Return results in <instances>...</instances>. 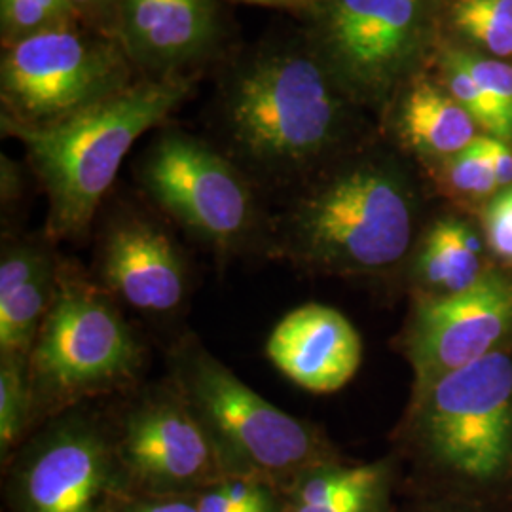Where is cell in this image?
<instances>
[{"label":"cell","instance_id":"6","mask_svg":"<svg viewBox=\"0 0 512 512\" xmlns=\"http://www.w3.org/2000/svg\"><path fill=\"white\" fill-rule=\"evenodd\" d=\"M137 179L152 203L209 251L232 256L268 245L255 184L200 137L162 131L141 156Z\"/></svg>","mask_w":512,"mask_h":512},{"label":"cell","instance_id":"24","mask_svg":"<svg viewBox=\"0 0 512 512\" xmlns=\"http://www.w3.org/2000/svg\"><path fill=\"white\" fill-rule=\"evenodd\" d=\"M446 175L450 184L458 188L459 192L473 196H486L499 186L480 137H476L469 147L463 148L458 154L450 156L446 164Z\"/></svg>","mask_w":512,"mask_h":512},{"label":"cell","instance_id":"17","mask_svg":"<svg viewBox=\"0 0 512 512\" xmlns=\"http://www.w3.org/2000/svg\"><path fill=\"white\" fill-rule=\"evenodd\" d=\"M480 245L471 228L456 219L439 220L421 241L416 275L427 287L461 293L480 279Z\"/></svg>","mask_w":512,"mask_h":512},{"label":"cell","instance_id":"23","mask_svg":"<svg viewBox=\"0 0 512 512\" xmlns=\"http://www.w3.org/2000/svg\"><path fill=\"white\" fill-rule=\"evenodd\" d=\"M444 59L469 73L512 122V65L465 52H448Z\"/></svg>","mask_w":512,"mask_h":512},{"label":"cell","instance_id":"5","mask_svg":"<svg viewBox=\"0 0 512 512\" xmlns=\"http://www.w3.org/2000/svg\"><path fill=\"white\" fill-rule=\"evenodd\" d=\"M171 385L213 440L226 475L296 478L319 465L325 440L264 397L186 334L169 351Z\"/></svg>","mask_w":512,"mask_h":512},{"label":"cell","instance_id":"31","mask_svg":"<svg viewBox=\"0 0 512 512\" xmlns=\"http://www.w3.org/2000/svg\"><path fill=\"white\" fill-rule=\"evenodd\" d=\"M238 2L266 6V8H279V10H289L294 14L308 16L321 0H238Z\"/></svg>","mask_w":512,"mask_h":512},{"label":"cell","instance_id":"11","mask_svg":"<svg viewBox=\"0 0 512 512\" xmlns=\"http://www.w3.org/2000/svg\"><path fill=\"white\" fill-rule=\"evenodd\" d=\"M116 446L129 476L167 495L228 476L213 440L173 385L129 408Z\"/></svg>","mask_w":512,"mask_h":512},{"label":"cell","instance_id":"9","mask_svg":"<svg viewBox=\"0 0 512 512\" xmlns=\"http://www.w3.org/2000/svg\"><path fill=\"white\" fill-rule=\"evenodd\" d=\"M122 461L99 416L71 408L46 421L14 471L19 512H107Z\"/></svg>","mask_w":512,"mask_h":512},{"label":"cell","instance_id":"16","mask_svg":"<svg viewBox=\"0 0 512 512\" xmlns=\"http://www.w3.org/2000/svg\"><path fill=\"white\" fill-rule=\"evenodd\" d=\"M475 120L458 101L427 82H416L404 95L397 131L423 156H454L475 141Z\"/></svg>","mask_w":512,"mask_h":512},{"label":"cell","instance_id":"1","mask_svg":"<svg viewBox=\"0 0 512 512\" xmlns=\"http://www.w3.org/2000/svg\"><path fill=\"white\" fill-rule=\"evenodd\" d=\"M340 90L308 38L258 46L222 84L226 154L256 188L296 190L342 139Z\"/></svg>","mask_w":512,"mask_h":512},{"label":"cell","instance_id":"20","mask_svg":"<svg viewBox=\"0 0 512 512\" xmlns=\"http://www.w3.org/2000/svg\"><path fill=\"white\" fill-rule=\"evenodd\" d=\"M82 25L69 0H0L2 48L38 33Z\"/></svg>","mask_w":512,"mask_h":512},{"label":"cell","instance_id":"29","mask_svg":"<svg viewBox=\"0 0 512 512\" xmlns=\"http://www.w3.org/2000/svg\"><path fill=\"white\" fill-rule=\"evenodd\" d=\"M480 143L494 167L495 179L499 186L512 184V150L509 145L495 137H480Z\"/></svg>","mask_w":512,"mask_h":512},{"label":"cell","instance_id":"30","mask_svg":"<svg viewBox=\"0 0 512 512\" xmlns=\"http://www.w3.org/2000/svg\"><path fill=\"white\" fill-rule=\"evenodd\" d=\"M131 512H200V509H198V497L188 499L181 495H164V497L137 505Z\"/></svg>","mask_w":512,"mask_h":512},{"label":"cell","instance_id":"27","mask_svg":"<svg viewBox=\"0 0 512 512\" xmlns=\"http://www.w3.org/2000/svg\"><path fill=\"white\" fill-rule=\"evenodd\" d=\"M69 4L82 25L116 37L120 0H69Z\"/></svg>","mask_w":512,"mask_h":512},{"label":"cell","instance_id":"10","mask_svg":"<svg viewBox=\"0 0 512 512\" xmlns=\"http://www.w3.org/2000/svg\"><path fill=\"white\" fill-rule=\"evenodd\" d=\"M308 18L311 48L340 88L380 92L416 50L423 0H321Z\"/></svg>","mask_w":512,"mask_h":512},{"label":"cell","instance_id":"22","mask_svg":"<svg viewBox=\"0 0 512 512\" xmlns=\"http://www.w3.org/2000/svg\"><path fill=\"white\" fill-rule=\"evenodd\" d=\"M454 21L469 37L486 46L495 55H512V25L495 18L475 0H458Z\"/></svg>","mask_w":512,"mask_h":512},{"label":"cell","instance_id":"19","mask_svg":"<svg viewBox=\"0 0 512 512\" xmlns=\"http://www.w3.org/2000/svg\"><path fill=\"white\" fill-rule=\"evenodd\" d=\"M35 423L27 361L0 357V450L6 456Z\"/></svg>","mask_w":512,"mask_h":512},{"label":"cell","instance_id":"14","mask_svg":"<svg viewBox=\"0 0 512 512\" xmlns=\"http://www.w3.org/2000/svg\"><path fill=\"white\" fill-rule=\"evenodd\" d=\"M116 37L147 76L184 74L215 52L219 6L217 0H120Z\"/></svg>","mask_w":512,"mask_h":512},{"label":"cell","instance_id":"7","mask_svg":"<svg viewBox=\"0 0 512 512\" xmlns=\"http://www.w3.org/2000/svg\"><path fill=\"white\" fill-rule=\"evenodd\" d=\"M122 42L86 25L50 29L2 48V129H48L124 92L135 78Z\"/></svg>","mask_w":512,"mask_h":512},{"label":"cell","instance_id":"33","mask_svg":"<svg viewBox=\"0 0 512 512\" xmlns=\"http://www.w3.org/2000/svg\"><path fill=\"white\" fill-rule=\"evenodd\" d=\"M495 18L503 19L512 25V0H475Z\"/></svg>","mask_w":512,"mask_h":512},{"label":"cell","instance_id":"4","mask_svg":"<svg viewBox=\"0 0 512 512\" xmlns=\"http://www.w3.org/2000/svg\"><path fill=\"white\" fill-rule=\"evenodd\" d=\"M141 366L143 348L114 298L59 262L54 300L27 359L35 421L128 387Z\"/></svg>","mask_w":512,"mask_h":512},{"label":"cell","instance_id":"28","mask_svg":"<svg viewBox=\"0 0 512 512\" xmlns=\"http://www.w3.org/2000/svg\"><path fill=\"white\" fill-rule=\"evenodd\" d=\"M25 188V179L21 165L8 158L6 154L0 156V196H2V207L14 205L21 200Z\"/></svg>","mask_w":512,"mask_h":512},{"label":"cell","instance_id":"8","mask_svg":"<svg viewBox=\"0 0 512 512\" xmlns=\"http://www.w3.org/2000/svg\"><path fill=\"white\" fill-rule=\"evenodd\" d=\"M420 429L431 452L478 480L499 475L512 454V361L492 351L421 391Z\"/></svg>","mask_w":512,"mask_h":512},{"label":"cell","instance_id":"26","mask_svg":"<svg viewBox=\"0 0 512 512\" xmlns=\"http://www.w3.org/2000/svg\"><path fill=\"white\" fill-rule=\"evenodd\" d=\"M486 234L495 255L512 266V186L490 203L486 211Z\"/></svg>","mask_w":512,"mask_h":512},{"label":"cell","instance_id":"15","mask_svg":"<svg viewBox=\"0 0 512 512\" xmlns=\"http://www.w3.org/2000/svg\"><path fill=\"white\" fill-rule=\"evenodd\" d=\"M266 355L302 389L332 393L357 374L363 346L346 315L311 302L287 313L275 325L266 342Z\"/></svg>","mask_w":512,"mask_h":512},{"label":"cell","instance_id":"2","mask_svg":"<svg viewBox=\"0 0 512 512\" xmlns=\"http://www.w3.org/2000/svg\"><path fill=\"white\" fill-rule=\"evenodd\" d=\"M186 74L145 76L124 92L48 129L4 128L27 148V160L48 198L46 238L80 239L135 141L186 101Z\"/></svg>","mask_w":512,"mask_h":512},{"label":"cell","instance_id":"32","mask_svg":"<svg viewBox=\"0 0 512 512\" xmlns=\"http://www.w3.org/2000/svg\"><path fill=\"white\" fill-rule=\"evenodd\" d=\"M198 509L200 512H236L230 507L224 494L220 492L217 482L207 486L205 492L198 495Z\"/></svg>","mask_w":512,"mask_h":512},{"label":"cell","instance_id":"18","mask_svg":"<svg viewBox=\"0 0 512 512\" xmlns=\"http://www.w3.org/2000/svg\"><path fill=\"white\" fill-rule=\"evenodd\" d=\"M57 266L52 260L31 281L0 298V357L29 359L54 300Z\"/></svg>","mask_w":512,"mask_h":512},{"label":"cell","instance_id":"25","mask_svg":"<svg viewBox=\"0 0 512 512\" xmlns=\"http://www.w3.org/2000/svg\"><path fill=\"white\" fill-rule=\"evenodd\" d=\"M384 478V467L372 465L370 475L357 486L313 507H289V512H374L384 488Z\"/></svg>","mask_w":512,"mask_h":512},{"label":"cell","instance_id":"21","mask_svg":"<svg viewBox=\"0 0 512 512\" xmlns=\"http://www.w3.org/2000/svg\"><path fill=\"white\" fill-rule=\"evenodd\" d=\"M446 74L452 97L471 114L475 124L490 131L495 139H501L505 143L512 141V122L509 116L476 84L469 73L446 61Z\"/></svg>","mask_w":512,"mask_h":512},{"label":"cell","instance_id":"3","mask_svg":"<svg viewBox=\"0 0 512 512\" xmlns=\"http://www.w3.org/2000/svg\"><path fill=\"white\" fill-rule=\"evenodd\" d=\"M412 236L414 205L401 173L363 162L293 190L268 245L315 274H372L401 262Z\"/></svg>","mask_w":512,"mask_h":512},{"label":"cell","instance_id":"12","mask_svg":"<svg viewBox=\"0 0 512 512\" xmlns=\"http://www.w3.org/2000/svg\"><path fill=\"white\" fill-rule=\"evenodd\" d=\"M511 329L512 281L495 272L467 291L421 300L408 334L421 391L490 355Z\"/></svg>","mask_w":512,"mask_h":512},{"label":"cell","instance_id":"13","mask_svg":"<svg viewBox=\"0 0 512 512\" xmlns=\"http://www.w3.org/2000/svg\"><path fill=\"white\" fill-rule=\"evenodd\" d=\"M95 281L114 300L150 315L181 308L190 291L179 245L160 224L133 213L110 220L103 230Z\"/></svg>","mask_w":512,"mask_h":512}]
</instances>
